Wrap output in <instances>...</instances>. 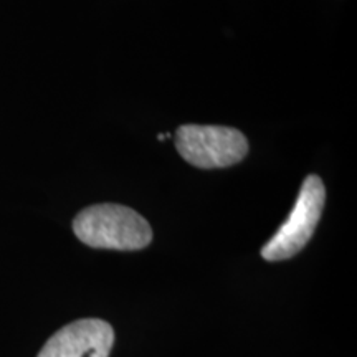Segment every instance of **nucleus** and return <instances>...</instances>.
Returning a JSON list of instances; mask_svg holds the SVG:
<instances>
[{
    "label": "nucleus",
    "instance_id": "1",
    "mask_svg": "<svg viewBox=\"0 0 357 357\" xmlns=\"http://www.w3.org/2000/svg\"><path fill=\"white\" fill-rule=\"evenodd\" d=\"M75 235L91 248L134 252L153 240V229L142 215L118 204L84 208L73 220Z\"/></svg>",
    "mask_w": 357,
    "mask_h": 357
},
{
    "label": "nucleus",
    "instance_id": "3",
    "mask_svg": "<svg viewBox=\"0 0 357 357\" xmlns=\"http://www.w3.org/2000/svg\"><path fill=\"white\" fill-rule=\"evenodd\" d=\"M178 154L192 166L222 169L240 162L248 154V141L238 129L184 124L176 132Z\"/></svg>",
    "mask_w": 357,
    "mask_h": 357
},
{
    "label": "nucleus",
    "instance_id": "2",
    "mask_svg": "<svg viewBox=\"0 0 357 357\" xmlns=\"http://www.w3.org/2000/svg\"><path fill=\"white\" fill-rule=\"evenodd\" d=\"M324 202L326 189L323 181L318 176H307L291 213L271 236L270 242L261 248V257L268 261H280L300 253L318 227Z\"/></svg>",
    "mask_w": 357,
    "mask_h": 357
},
{
    "label": "nucleus",
    "instance_id": "4",
    "mask_svg": "<svg viewBox=\"0 0 357 357\" xmlns=\"http://www.w3.org/2000/svg\"><path fill=\"white\" fill-rule=\"evenodd\" d=\"M114 331L102 319H79L48 339L38 357H109Z\"/></svg>",
    "mask_w": 357,
    "mask_h": 357
}]
</instances>
